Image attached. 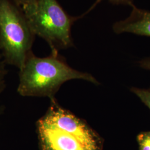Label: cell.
<instances>
[{"instance_id": "6da1fadb", "label": "cell", "mask_w": 150, "mask_h": 150, "mask_svg": "<svg viewBox=\"0 0 150 150\" xmlns=\"http://www.w3.org/2000/svg\"><path fill=\"white\" fill-rule=\"evenodd\" d=\"M82 79L98 85L91 74L75 70L59 53H52L45 57H38L32 52L20 70L18 92L23 96L48 97L54 95L64 82Z\"/></svg>"}, {"instance_id": "8992f818", "label": "cell", "mask_w": 150, "mask_h": 150, "mask_svg": "<svg viewBox=\"0 0 150 150\" xmlns=\"http://www.w3.org/2000/svg\"><path fill=\"white\" fill-rule=\"evenodd\" d=\"M131 91L150 110V87L147 89L132 87L131 88Z\"/></svg>"}, {"instance_id": "52a82bcc", "label": "cell", "mask_w": 150, "mask_h": 150, "mask_svg": "<svg viewBox=\"0 0 150 150\" xmlns=\"http://www.w3.org/2000/svg\"><path fill=\"white\" fill-rule=\"evenodd\" d=\"M139 150H150V131L141 132L137 136Z\"/></svg>"}, {"instance_id": "3957f363", "label": "cell", "mask_w": 150, "mask_h": 150, "mask_svg": "<svg viewBox=\"0 0 150 150\" xmlns=\"http://www.w3.org/2000/svg\"><path fill=\"white\" fill-rule=\"evenodd\" d=\"M25 14L33 33L47 42L52 53L74 45L71 30L80 17L70 16L57 0H38L35 7Z\"/></svg>"}, {"instance_id": "5b68a950", "label": "cell", "mask_w": 150, "mask_h": 150, "mask_svg": "<svg viewBox=\"0 0 150 150\" xmlns=\"http://www.w3.org/2000/svg\"><path fill=\"white\" fill-rule=\"evenodd\" d=\"M130 15L126 19L115 22L113 31L117 34L131 33L150 37V11L134 5Z\"/></svg>"}, {"instance_id": "7a4b0ae2", "label": "cell", "mask_w": 150, "mask_h": 150, "mask_svg": "<svg viewBox=\"0 0 150 150\" xmlns=\"http://www.w3.org/2000/svg\"><path fill=\"white\" fill-rule=\"evenodd\" d=\"M35 36L21 7L14 0H0V47L6 63L21 70Z\"/></svg>"}, {"instance_id": "8fae6325", "label": "cell", "mask_w": 150, "mask_h": 150, "mask_svg": "<svg viewBox=\"0 0 150 150\" xmlns=\"http://www.w3.org/2000/svg\"><path fill=\"white\" fill-rule=\"evenodd\" d=\"M139 64L141 67L150 71V57L142 59L139 61Z\"/></svg>"}, {"instance_id": "30bf717a", "label": "cell", "mask_w": 150, "mask_h": 150, "mask_svg": "<svg viewBox=\"0 0 150 150\" xmlns=\"http://www.w3.org/2000/svg\"><path fill=\"white\" fill-rule=\"evenodd\" d=\"M5 63L0 47V77L4 74L5 71Z\"/></svg>"}, {"instance_id": "ba28073f", "label": "cell", "mask_w": 150, "mask_h": 150, "mask_svg": "<svg viewBox=\"0 0 150 150\" xmlns=\"http://www.w3.org/2000/svg\"><path fill=\"white\" fill-rule=\"evenodd\" d=\"M16 3L21 7L25 13L32 11L35 7L38 0H14Z\"/></svg>"}, {"instance_id": "277c9868", "label": "cell", "mask_w": 150, "mask_h": 150, "mask_svg": "<svg viewBox=\"0 0 150 150\" xmlns=\"http://www.w3.org/2000/svg\"><path fill=\"white\" fill-rule=\"evenodd\" d=\"M36 125L41 150H91L75 134L58 128L41 118Z\"/></svg>"}, {"instance_id": "9c48e42d", "label": "cell", "mask_w": 150, "mask_h": 150, "mask_svg": "<svg viewBox=\"0 0 150 150\" xmlns=\"http://www.w3.org/2000/svg\"><path fill=\"white\" fill-rule=\"evenodd\" d=\"M102 0H96V2L94 3V4L91 7V8L89 10V11H91L93 8H94L96 6L99 4ZM111 3L115 5H122L130 6L132 7L134 5L133 3V0H108Z\"/></svg>"}]
</instances>
